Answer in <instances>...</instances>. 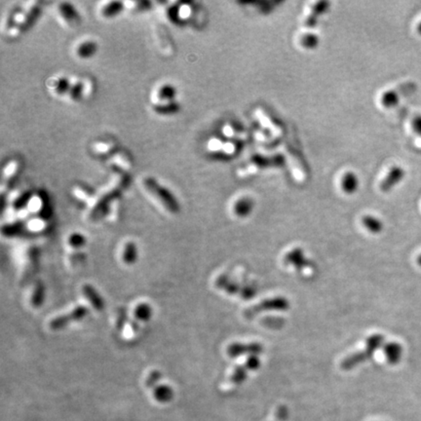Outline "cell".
Returning <instances> with one entry per match:
<instances>
[{
	"label": "cell",
	"instance_id": "cell-1",
	"mask_svg": "<svg viewBox=\"0 0 421 421\" xmlns=\"http://www.w3.org/2000/svg\"><path fill=\"white\" fill-rule=\"evenodd\" d=\"M384 340L385 339H384L383 335H380V334L372 335L366 340L365 348L344 358L343 361L340 364V368L343 371H351L355 369L356 367H358L359 365H362L363 363L367 362L374 356L376 351L378 350L380 347L384 346L385 344Z\"/></svg>",
	"mask_w": 421,
	"mask_h": 421
},
{
	"label": "cell",
	"instance_id": "cell-2",
	"mask_svg": "<svg viewBox=\"0 0 421 421\" xmlns=\"http://www.w3.org/2000/svg\"><path fill=\"white\" fill-rule=\"evenodd\" d=\"M216 286L218 289L227 292L228 294L240 295V297L246 300L253 299L257 293V290L254 287L242 286L226 275L218 277L216 280Z\"/></svg>",
	"mask_w": 421,
	"mask_h": 421
},
{
	"label": "cell",
	"instance_id": "cell-3",
	"mask_svg": "<svg viewBox=\"0 0 421 421\" xmlns=\"http://www.w3.org/2000/svg\"><path fill=\"white\" fill-rule=\"evenodd\" d=\"M290 302L284 296H276L265 299L255 306L246 309L244 316L247 319L255 318L266 311H286L290 309Z\"/></svg>",
	"mask_w": 421,
	"mask_h": 421
},
{
	"label": "cell",
	"instance_id": "cell-4",
	"mask_svg": "<svg viewBox=\"0 0 421 421\" xmlns=\"http://www.w3.org/2000/svg\"><path fill=\"white\" fill-rule=\"evenodd\" d=\"M144 187L163 204L168 211H170L173 214L178 213L179 206L176 200L166 188L161 187L152 177H147L144 179Z\"/></svg>",
	"mask_w": 421,
	"mask_h": 421
},
{
	"label": "cell",
	"instance_id": "cell-5",
	"mask_svg": "<svg viewBox=\"0 0 421 421\" xmlns=\"http://www.w3.org/2000/svg\"><path fill=\"white\" fill-rule=\"evenodd\" d=\"M284 262L287 265H291L297 269L298 271H304L307 268H314L313 261L307 258L302 248H294L292 251L288 252L284 257Z\"/></svg>",
	"mask_w": 421,
	"mask_h": 421
},
{
	"label": "cell",
	"instance_id": "cell-6",
	"mask_svg": "<svg viewBox=\"0 0 421 421\" xmlns=\"http://www.w3.org/2000/svg\"><path fill=\"white\" fill-rule=\"evenodd\" d=\"M280 152L283 153V155L285 156L287 162L289 164V168L292 172L293 177L297 181V182H304L306 178V173L305 170L303 167V164L300 162L299 158L295 155V153L292 152V149L286 145V144H281L279 146Z\"/></svg>",
	"mask_w": 421,
	"mask_h": 421
},
{
	"label": "cell",
	"instance_id": "cell-7",
	"mask_svg": "<svg viewBox=\"0 0 421 421\" xmlns=\"http://www.w3.org/2000/svg\"><path fill=\"white\" fill-rule=\"evenodd\" d=\"M263 352V346L258 342L240 343L236 342L228 346L227 354L231 358H237L240 356H259Z\"/></svg>",
	"mask_w": 421,
	"mask_h": 421
},
{
	"label": "cell",
	"instance_id": "cell-8",
	"mask_svg": "<svg viewBox=\"0 0 421 421\" xmlns=\"http://www.w3.org/2000/svg\"><path fill=\"white\" fill-rule=\"evenodd\" d=\"M88 312H89V310L86 307L78 306V307L74 308L69 314L59 316L58 318L52 320L49 326L53 330L62 329V328L67 327L69 324L72 323V322L80 321L81 319H83L85 316L88 314Z\"/></svg>",
	"mask_w": 421,
	"mask_h": 421
},
{
	"label": "cell",
	"instance_id": "cell-9",
	"mask_svg": "<svg viewBox=\"0 0 421 421\" xmlns=\"http://www.w3.org/2000/svg\"><path fill=\"white\" fill-rule=\"evenodd\" d=\"M406 175L405 170L400 166H394L388 172V174L380 184V190L382 192H388L398 185Z\"/></svg>",
	"mask_w": 421,
	"mask_h": 421
},
{
	"label": "cell",
	"instance_id": "cell-10",
	"mask_svg": "<svg viewBox=\"0 0 421 421\" xmlns=\"http://www.w3.org/2000/svg\"><path fill=\"white\" fill-rule=\"evenodd\" d=\"M403 351L404 350L402 345L396 341L387 342L383 346V353L385 355L386 361L392 366L398 365L401 362L403 357Z\"/></svg>",
	"mask_w": 421,
	"mask_h": 421
},
{
	"label": "cell",
	"instance_id": "cell-11",
	"mask_svg": "<svg viewBox=\"0 0 421 421\" xmlns=\"http://www.w3.org/2000/svg\"><path fill=\"white\" fill-rule=\"evenodd\" d=\"M256 115L259 123L270 131L275 137H281L283 135V129L279 126L272 118L269 115L266 111H264L262 108H257Z\"/></svg>",
	"mask_w": 421,
	"mask_h": 421
},
{
	"label": "cell",
	"instance_id": "cell-12",
	"mask_svg": "<svg viewBox=\"0 0 421 421\" xmlns=\"http://www.w3.org/2000/svg\"><path fill=\"white\" fill-rule=\"evenodd\" d=\"M329 6V3L327 1H321L318 2L315 6L313 7V10L310 13V15L307 17V19L304 21V27L305 28H313L317 23V19L320 15H322L324 12L327 11Z\"/></svg>",
	"mask_w": 421,
	"mask_h": 421
},
{
	"label": "cell",
	"instance_id": "cell-13",
	"mask_svg": "<svg viewBox=\"0 0 421 421\" xmlns=\"http://www.w3.org/2000/svg\"><path fill=\"white\" fill-rule=\"evenodd\" d=\"M82 291H83L84 295L88 298V300L93 305L95 309H97L98 311L104 310L105 306V300L103 299V297H101L99 292H97L92 286L85 285V286H83Z\"/></svg>",
	"mask_w": 421,
	"mask_h": 421
},
{
	"label": "cell",
	"instance_id": "cell-14",
	"mask_svg": "<svg viewBox=\"0 0 421 421\" xmlns=\"http://www.w3.org/2000/svg\"><path fill=\"white\" fill-rule=\"evenodd\" d=\"M254 207H255L254 200L249 197H244V198L239 199L236 202L234 206V213L236 214V216L240 218H246L252 214Z\"/></svg>",
	"mask_w": 421,
	"mask_h": 421
},
{
	"label": "cell",
	"instance_id": "cell-15",
	"mask_svg": "<svg viewBox=\"0 0 421 421\" xmlns=\"http://www.w3.org/2000/svg\"><path fill=\"white\" fill-rule=\"evenodd\" d=\"M358 187H359V179L357 175L352 172L346 173L341 182L342 190L347 194H352L357 191Z\"/></svg>",
	"mask_w": 421,
	"mask_h": 421
},
{
	"label": "cell",
	"instance_id": "cell-16",
	"mask_svg": "<svg viewBox=\"0 0 421 421\" xmlns=\"http://www.w3.org/2000/svg\"><path fill=\"white\" fill-rule=\"evenodd\" d=\"M362 222L363 225L372 233H380L383 230V223L374 216H371V215L364 216Z\"/></svg>",
	"mask_w": 421,
	"mask_h": 421
},
{
	"label": "cell",
	"instance_id": "cell-17",
	"mask_svg": "<svg viewBox=\"0 0 421 421\" xmlns=\"http://www.w3.org/2000/svg\"><path fill=\"white\" fill-rule=\"evenodd\" d=\"M272 163L274 164V160H271V159H268V160L267 159H262V160L257 159L256 162L249 164L245 168L240 169L238 171V175L239 176H247V175H252V174L256 173L258 169H260L262 167H265L268 164L272 165Z\"/></svg>",
	"mask_w": 421,
	"mask_h": 421
},
{
	"label": "cell",
	"instance_id": "cell-18",
	"mask_svg": "<svg viewBox=\"0 0 421 421\" xmlns=\"http://www.w3.org/2000/svg\"><path fill=\"white\" fill-rule=\"evenodd\" d=\"M122 257H123L124 262H126L127 264H132L136 262L138 258V249L135 243L129 242L126 244Z\"/></svg>",
	"mask_w": 421,
	"mask_h": 421
},
{
	"label": "cell",
	"instance_id": "cell-19",
	"mask_svg": "<svg viewBox=\"0 0 421 421\" xmlns=\"http://www.w3.org/2000/svg\"><path fill=\"white\" fill-rule=\"evenodd\" d=\"M59 11L64 16V18L70 23H77L79 21V17L77 13L70 3H62L59 5Z\"/></svg>",
	"mask_w": 421,
	"mask_h": 421
},
{
	"label": "cell",
	"instance_id": "cell-20",
	"mask_svg": "<svg viewBox=\"0 0 421 421\" xmlns=\"http://www.w3.org/2000/svg\"><path fill=\"white\" fill-rule=\"evenodd\" d=\"M248 372H249V370L246 368L245 365L238 366L231 374L230 382L234 385L242 384L248 377Z\"/></svg>",
	"mask_w": 421,
	"mask_h": 421
},
{
	"label": "cell",
	"instance_id": "cell-21",
	"mask_svg": "<svg viewBox=\"0 0 421 421\" xmlns=\"http://www.w3.org/2000/svg\"><path fill=\"white\" fill-rule=\"evenodd\" d=\"M400 92L398 90L387 91L381 97V104L385 107H393L399 104Z\"/></svg>",
	"mask_w": 421,
	"mask_h": 421
},
{
	"label": "cell",
	"instance_id": "cell-22",
	"mask_svg": "<svg viewBox=\"0 0 421 421\" xmlns=\"http://www.w3.org/2000/svg\"><path fill=\"white\" fill-rule=\"evenodd\" d=\"M154 397L159 402H168L173 397V391L169 386H157L154 389Z\"/></svg>",
	"mask_w": 421,
	"mask_h": 421
},
{
	"label": "cell",
	"instance_id": "cell-23",
	"mask_svg": "<svg viewBox=\"0 0 421 421\" xmlns=\"http://www.w3.org/2000/svg\"><path fill=\"white\" fill-rule=\"evenodd\" d=\"M152 315V307L148 304H140L135 309V317H136V319H138L140 321H148Z\"/></svg>",
	"mask_w": 421,
	"mask_h": 421
},
{
	"label": "cell",
	"instance_id": "cell-24",
	"mask_svg": "<svg viewBox=\"0 0 421 421\" xmlns=\"http://www.w3.org/2000/svg\"><path fill=\"white\" fill-rule=\"evenodd\" d=\"M97 50V45L95 42L87 41L82 43L80 46L77 48V54L81 58H89L93 55Z\"/></svg>",
	"mask_w": 421,
	"mask_h": 421
},
{
	"label": "cell",
	"instance_id": "cell-25",
	"mask_svg": "<svg viewBox=\"0 0 421 421\" xmlns=\"http://www.w3.org/2000/svg\"><path fill=\"white\" fill-rule=\"evenodd\" d=\"M124 4L122 2H110L107 5H105L103 9V15L105 17H113L117 14L123 10Z\"/></svg>",
	"mask_w": 421,
	"mask_h": 421
},
{
	"label": "cell",
	"instance_id": "cell-26",
	"mask_svg": "<svg viewBox=\"0 0 421 421\" xmlns=\"http://www.w3.org/2000/svg\"><path fill=\"white\" fill-rule=\"evenodd\" d=\"M154 110L161 114H171V113H175L178 110V105L172 102L165 103L162 105H155Z\"/></svg>",
	"mask_w": 421,
	"mask_h": 421
},
{
	"label": "cell",
	"instance_id": "cell-27",
	"mask_svg": "<svg viewBox=\"0 0 421 421\" xmlns=\"http://www.w3.org/2000/svg\"><path fill=\"white\" fill-rule=\"evenodd\" d=\"M175 97V89L170 85H165L158 91V98L164 102H171Z\"/></svg>",
	"mask_w": 421,
	"mask_h": 421
},
{
	"label": "cell",
	"instance_id": "cell-28",
	"mask_svg": "<svg viewBox=\"0 0 421 421\" xmlns=\"http://www.w3.org/2000/svg\"><path fill=\"white\" fill-rule=\"evenodd\" d=\"M44 292H45L44 287L41 284H38L35 288V292L32 297V304L35 307L41 306V304L44 300Z\"/></svg>",
	"mask_w": 421,
	"mask_h": 421
},
{
	"label": "cell",
	"instance_id": "cell-29",
	"mask_svg": "<svg viewBox=\"0 0 421 421\" xmlns=\"http://www.w3.org/2000/svg\"><path fill=\"white\" fill-rule=\"evenodd\" d=\"M319 42L318 36L314 34H307L302 37V44L306 49H315Z\"/></svg>",
	"mask_w": 421,
	"mask_h": 421
},
{
	"label": "cell",
	"instance_id": "cell-30",
	"mask_svg": "<svg viewBox=\"0 0 421 421\" xmlns=\"http://www.w3.org/2000/svg\"><path fill=\"white\" fill-rule=\"evenodd\" d=\"M244 365H245L246 368L249 370V372H255V371H257L259 369V367L261 365V361L259 359V356H257V355L249 356Z\"/></svg>",
	"mask_w": 421,
	"mask_h": 421
},
{
	"label": "cell",
	"instance_id": "cell-31",
	"mask_svg": "<svg viewBox=\"0 0 421 421\" xmlns=\"http://www.w3.org/2000/svg\"><path fill=\"white\" fill-rule=\"evenodd\" d=\"M23 223L21 222H17L14 224H10V225H6L5 227H3L2 232L6 236H15L17 234L20 233L22 228H23Z\"/></svg>",
	"mask_w": 421,
	"mask_h": 421
},
{
	"label": "cell",
	"instance_id": "cell-32",
	"mask_svg": "<svg viewBox=\"0 0 421 421\" xmlns=\"http://www.w3.org/2000/svg\"><path fill=\"white\" fill-rule=\"evenodd\" d=\"M85 243L86 239L80 233H73L69 238V244L73 248H81L82 246L85 245Z\"/></svg>",
	"mask_w": 421,
	"mask_h": 421
},
{
	"label": "cell",
	"instance_id": "cell-33",
	"mask_svg": "<svg viewBox=\"0 0 421 421\" xmlns=\"http://www.w3.org/2000/svg\"><path fill=\"white\" fill-rule=\"evenodd\" d=\"M39 8L40 7H34V9L24 17V20H23V22H22V28L27 27L31 23L35 21L37 15H38V12L40 10Z\"/></svg>",
	"mask_w": 421,
	"mask_h": 421
},
{
	"label": "cell",
	"instance_id": "cell-34",
	"mask_svg": "<svg viewBox=\"0 0 421 421\" xmlns=\"http://www.w3.org/2000/svg\"><path fill=\"white\" fill-rule=\"evenodd\" d=\"M29 197H31V196H29L28 194H24L23 196H21L20 198L15 201L14 207H15L17 210L22 209V208H23V207L27 204V202H28V200H29Z\"/></svg>",
	"mask_w": 421,
	"mask_h": 421
},
{
	"label": "cell",
	"instance_id": "cell-35",
	"mask_svg": "<svg viewBox=\"0 0 421 421\" xmlns=\"http://www.w3.org/2000/svg\"><path fill=\"white\" fill-rule=\"evenodd\" d=\"M161 378V374L158 371H154L152 372V374H149L147 380H146V384L149 387L154 385L159 379Z\"/></svg>",
	"mask_w": 421,
	"mask_h": 421
},
{
	"label": "cell",
	"instance_id": "cell-36",
	"mask_svg": "<svg viewBox=\"0 0 421 421\" xmlns=\"http://www.w3.org/2000/svg\"><path fill=\"white\" fill-rule=\"evenodd\" d=\"M69 89V81L66 79H61L58 80L57 85H56V91L58 93H65L67 92Z\"/></svg>",
	"mask_w": 421,
	"mask_h": 421
},
{
	"label": "cell",
	"instance_id": "cell-37",
	"mask_svg": "<svg viewBox=\"0 0 421 421\" xmlns=\"http://www.w3.org/2000/svg\"><path fill=\"white\" fill-rule=\"evenodd\" d=\"M82 88L83 87H82V84H80V83H77L76 85H74L71 88V90H70V96H71V98L72 99H77L80 96V94H81Z\"/></svg>",
	"mask_w": 421,
	"mask_h": 421
},
{
	"label": "cell",
	"instance_id": "cell-38",
	"mask_svg": "<svg viewBox=\"0 0 421 421\" xmlns=\"http://www.w3.org/2000/svg\"><path fill=\"white\" fill-rule=\"evenodd\" d=\"M412 128L415 133L421 137V115L415 116L412 120Z\"/></svg>",
	"mask_w": 421,
	"mask_h": 421
},
{
	"label": "cell",
	"instance_id": "cell-39",
	"mask_svg": "<svg viewBox=\"0 0 421 421\" xmlns=\"http://www.w3.org/2000/svg\"><path fill=\"white\" fill-rule=\"evenodd\" d=\"M416 29H417V33H418V35H421V22L420 23H419V24L417 25V28H416Z\"/></svg>",
	"mask_w": 421,
	"mask_h": 421
},
{
	"label": "cell",
	"instance_id": "cell-40",
	"mask_svg": "<svg viewBox=\"0 0 421 421\" xmlns=\"http://www.w3.org/2000/svg\"><path fill=\"white\" fill-rule=\"evenodd\" d=\"M416 261H417V264H418L419 266H421V255H419V256H418V257H417V259H416Z\"/></svg>",
	"mask_w": 421,
	"mask_h": 421
}]
</instances>
